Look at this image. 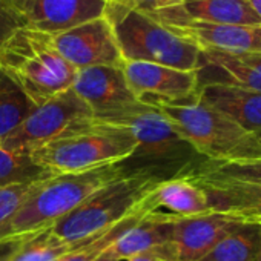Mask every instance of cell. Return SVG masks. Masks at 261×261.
<instances>
[{"label": "cell", "instance_id": "obj_1", "mask_svg": "<svg viewBox=\"0 0 261 261\" xmlns=\"http://www.w3.org/2000/svg\"><path fill=\"white\" fill-rule=\"evenodd\" d=\"M97 120L126 127L136 139L137 148L133 157L123 162L130 172H146L163 181L183 177L206 160L183 140L169 118L155 106L139 101Z\"/></svg>", "mask_w": 261, "mask_h": 261}, {"label": "cell", "instance_id": "obj_35", "mask_svg": "<svg viewBox=\"0 0 261 261\" xmlns=\"http://www.w3.org/2000/svg\"><path fill=\"white\" fill-rule=\"evenodd\" d=\"M97 261H114V259H108V258H103V256H101V258L97 259Z\"/></svg>", "mask_w": 261, "mask_h": 261}, {"label": "cell", "instance_id": "obj_7", "mask_svg": "<svg viewBox=\"0 0 261 261\" xmlns=\"http://www.w3.org/2000/svg\"><path fill=\"white\" fill-rule=\"evenodd\" d=\"M197 154L206 160H230L247 133L200 97L175 105L157 106Z\"/></svg>", "mask_w": 261, "mask_h": 261}, {"label": "cell", "instance_id": "obj_4", "mask_svg": "<svg viewBox=\"0 0 261 261\" xmlns=\"http://www.w3.org/2000/svg\"><path fill=\"white\" fill-rule=\"evenodd\" d=\"M136 148L137 142L126 127L92 118L31 155L43 169L59 175L123 163L133 157Z\"/></svg>", "mask_w": 261, "mask_h": 261}, {"label": "cell", "instance_id": "obj_9", "mask_svg": "<svg viewBox=\"0 0 261 261\" xmlns=\"http://www.w3.org/2000/svg\"><path fill=\"white\" fill-rule=\"evenodd\" d=\"M183 177L207 194L215 212L230 204L261 201V159L203 160Z\"/></svg>", "mask_w": 261, "mask_h": 261}, {"label": "cell", "instance_id": "obj_17", "mask_svg": "<svg viewBox=\"0 0 261 261\" xmlns=\"http://www.w3.org/2000/svg\"><path fill=\"white\" fill-rule=\"evenodd\" d=\"M198 97L235 124L244 133L261 130V92L227 85H201Z\"/></svg>", "mask_w": 261, "mask_h": 261}, {"label": "cell", "instance_id": "obj_3", "mask_svg": "<svg viewBox=\"0 0 261 261\" xmlns=\"http://www.w3.org/2000/svg\"><path fill=\"white\" fill-rule=\"evenodd\" d=\"M127 172L130 171L123 163H115L83 172L53 175L37 183L16 214L0 226V241L51 227L95 191Z\"/></svg>", "mask_w": 261, "mask_h": 261}, {"label": "cell", "instance_id": "obj_23", "mask_svg": "<svg viewBox=\"0 0 261 261\" xmlns=\"http://www.w3.org/2000/svg\"><path fill=\"white\" fill-rule=\"evenodd\" d=\"M36 105L5 75L0 72V140L16 130Z\"/></svg>", "mask_w": 261, "mask_h": 261}, {"label": "cell", "instance_id": "obj_25", "mask_svg": "<svg viewBox=\"0 0 261 261\" xmlns=\"http://www.w3.org/2000/svg\"><path fill=\"white\" fill-rule=\"evenodd\" d=\"M143 203V201H142ZM145 214H149L143 204L140 206V209L137 212H134L133 215H129L127 218H124L123 221H120L118 224H115L114 227H111L109 230L103 232L101 235L77 246L75 249L69 250L68 253H65L60 261H97L103 256L105 250L127 229L133 226L136 221H139Z\"/></svg>", "mask_w": 261, "mask_h": 261}, {"label": "cell", "instance_id": "obj_30", "mask_svg": "<svg viewBox=\"0 0 261 261\" xmlns=\"http://www.w3.org/2000/svg\"><path fill=\"white\" fill-rule=\"evenodd\" d=\"M261 159V130L247 134L230 160H258Z\"/></svg>", "mask_w": 261, "mask_h": 261}, {"label": "cell", "instance_id": "obj_31", "mask_svg": "<svg viewBox=\"0 0 261 261\" xmlns=\"http://www.w3.org/2000/svg\"><path fill=\"white\" fill-rule=\"evenodd\" d=\"M28 235H19V237H13V238H7L0 241V261H10L13 253L17 250V247L23 243V240Z\"/></svg>", "mask_w": 261, "mask_h": 261}, {"label": "cell", "instance_id": "obj_11", "mask_svg": "<svg viewBox=\"0 0 261 261\" xmlns=\"http://www.w3.org/2000/svg\"><path fill=\"white\" fill-rule=\"evenodd\" d=\"M155 20L191 40L201 51H224V53H259L261 54V25H226L209 23L188 19L175 7H169L151 13Z\"/></svg>", "mask_w": 261, "mask_h": 261}, {"label": "cell", "instance_id": "obj_22", "mask_svg": "<svg viewBox=\"0 0 261 261\" xmlns=\"http://www.w3.org/2000/svg\"><path fill=\"white\" fill-rule=\"evenodd\" d=\"M49 177L53 174L43 169L31 154L10 149L0 142V189L34 185Z\"/></svg>", "mask_w": 261, "mask_h": 261}, {"label": "cell", "instance_id": "obj_33", "mask_svg": "<svg viewBox=\"0 0 261 261\" xmlns=\"http://www.w3.org/2000/svg\"><path fill=\"white\" fill-rule=\"evenodd\" d=\"M247 4L250 7V10L255 13V16L259 19L261 22V0H247Z\"/></svg>", "mask_w": 261, "mask_h": 261}, {"label": "cell", "instance_id": "obj_24", "mask_svg": "<svg viewBox=\"0 0 261 261\" xmlns=\"http://www.w3.org/2000/svg\"><path fill=\"white\" fill-rule=\"evenodd\" d=\"M75 247L62 241L51 227L30 233L13 253L10 261H60Z\"/></svg>", "mask_w": 261, "mask_h": 261}, {"label": "cell", "instance_id": "obj_36", "mask_svg": "<svg viewBox=\"0 0 261 261\" xmlns=\"http://www.w3.org/2000/svg\"><path fill=\"white\" fill-rule=\"evenodd\" d=\"M105 2H109V0H105Z\"/></svg>", "mask_w": 261, "mask_h": 261}, {"label": "cell", "instance_id": "obj_21", "mask_svg": "<svg viewBox=\"0 0 261 261\" xmlns=\"http://www.w3.org/2000/svg\"><path fill=\"white\" fill-rule=\"evenodd\" d=\"M261 227L243 223L223 237L200 261H256Z\"/></svg>", "mask_w": 261, "mask_h": 261}, {"label": "cell", "instance_id": "obj_14", "mask_svg": "<svg viewBox=\"0 0 261 261\" xmlns=\"http://www.w3.org/2000/svg\"><path fill=\"white\" fill-rule=\"evenodd\" d=\"M72 89L92 111L94 118L112 115L139 103L126 82L123 66L79 69Z\"/></svg>", "mask_w": 261, "mask_h": 261}, {"label": "cell", "instance_id": "obj_8", "mask_svg": "<svg viewBox=\"0 0 261 261\" xmlns=\"http://www.w3.org/2000/svg\"><path fill=\"white\" fill-rule=\"evenodd\" d=\"M92 118V111L69 88L36 106L17 129L0 142L10 149L33 154L69 129Z\"/></svg>", "mask_w": 261, "mask_h": 261}, {"label": "cell", "instance_id": "obj_10", "mask_svg": "<svg viewBox=\"0 0 261 261\" xmlns=\"http://www.w3.org/2000/svg\"><path fill=\"white\" fill-rule=\"evenodd\" d=\"M240 224L233 217L215 211L197 217L175 215L168 240L152 253L159 261H200Z\"/></svg>", "mask_w": 261, "mask_h": 261}, {"label": "cell", "instance_id": "obj_18", "mask_svg": "<svg viewBox=\"0 0 261 261\" xmlns=\"http://www.w3.org/2000/svg\"><path fill=\"white\" fill-rule=\"evenodd\" d=\"M142 204L148 212L168 209L169 214L177 217H197L212 212L207 194L188 177H175L157 183Z\"/></svg>", "mask_w": 261, "mask_h": 261}, {"label": "cell", "instance_id": "obj_13", "mask_svg": "<svg viewBox=\"0 0 261 261\" xmlns=\"http://www.w3.org/2000/svg\"><path fill=\"white\" fill-rule=\"evenodd\" d=\"M60 56L77 71L92 66H123L109 20L101 16L53 36Z\"/></svg>", "mask_w": 261, "mask_h": 261}, {"label": "cell", "instance_id": "obj_12", "mask_svg": "<svg viewBox=\"0 0 261 261\" xmlns=\"http://www.w3.org/2000/svg\"><path fill=\"white\" fill-rule=\"evenodd\" d=\"M123 72L136 98L145 105L157 108L198 97L197 71H181L145 62H124Z\"/></svg>", "mask_w": 261, "mask_h": 261}, {"label": "cell", "instance_id": "obj_5", "mask_svg": "<svg viewBox=\"0 0 261 261\" xmlns=\"http://www.w3.org/2000/svg\"><path fill=\"white\" fill-rule=\"evenodd\" d=\"M105 17L112 25L123 62H145L181 71H197L201 49L152 16L106 2Z\"/></svg>", "mask_w": 261, "mask_h": 261}, {"label": "cell", "instance_id": "obj_2", "mask_svg": "<svg viewBox=\"0 0 261 261\" xmlns=\"http://www.w3.org/2000/svg\"><path fill=\"white\" fill-rule=\"evenodd\" d=\"M0 72L39 106L72 88L77 69L60 56L51 34L23 27L0 45Z\"/></svg>", "mask_w": 261, "mask_h": 261}, {"label": "cell", "instance_id": "obj_19", "mask_svg": "<svg viewBox=\"0 0 261 261\" xmlns=\"http://www.w3.org/2000/svg\"><path fill=\"white\" fill-rule=\"evenodd\" d=\"M174 218L175 215L160 211L145 214L105 250L103 258L121 261L139 253L155 250L168 240Z\"/></svg>", "mask_w": 261, "mask_h": 261}, {"label": "cell", "instance_id": "obj_16", "mask_svg": "<svg viewBox=\"0 0 261 261\" xmlns=\"http://www.w3.org/2000/svg\"><path fill=\"white\" fill-rule=\"evenodd\" d=\"M201 85H227L261 92V54L203 49L197 69Z\"/></svg>", "mask_w": 261, "mask_h": 261}, {"label": "cell", "instance_id": "obj_26", "mask_svg": "<svg viewBox=\"0 0 261 261\" xmlns=\"http://www.w3.org/2000/svg\"><path fill=\"white\" fill-rule=\"evenodd\" d=\"M36 186L37 183L0 189V226H4L16 214V211L23 204Z\"/></svg>", "mask_w": 261, "mask_h": 261}, {"label": "cell", "instance_id": "obj_29", "mask_svg": "<svg viewBox=\"0 0 261 261\" xmlns=\"http://www.w3.org/2000/svg\"><path fill=\"white\" fill-rule=\"evenodd\" d=\"M109 2L120 4V5H124L129 8L139 10L142 13L151 14V13H155V11H160V10L169 8V7H175V5L181 4V0H109Z\"/></svg>", "mask_w": 261, "mask_h": 261}, {"label": "cell", "instance_id": "obj_6", "mask_svg": "<svg viewBox=\"0 0 261 261\" xmlns=\"http://www.w3.org/2000/svg\"><path fill=\"white\" fill-rule=\"evenodd\" d=\"M160 181L146 172H127L95 191L51 229L62 241L77 247L137 212L148 192Z\"/></svg>", "mask_w": 261, "mask_h": 261}, {"label": "cell", "instance_id": "obj_27", "mask_svg": "<svg viewBox=\"0 0 261 261\" xmlns=\"http://www.w3.org/2000/svg\"><path fill=\"white\" fill-rule=\"evenodd\" d=\"M23 27H27V23L14 7L13 0H0V45L14 31Z\"/></svg>", "mask_w": 261, "mask_h": 261}, {"label": "cell", "instance_id": "obj_15", "mask_svg": "<svg viewBox=\"0 0 261 261\" xmlns=\"http://www.w3.org/2000/svg\"><path fill=\"white\" fill-rule=\"evenodd\" d=\"M27 27L59 34L105 16V0H13Z\"/></svg>", "mask_w": 261, "mask_h": 261}, {"label": "cell", "instance_id": "obj_34", "mask_svg": "<svg viewBox=\"0 0 261 261\" xmlns=\"http://www.w3.org/2000/svg\"><path fill=\"white\" fill-rule=\"evenodd\" d=\"M256 261H261V232H259V249H258V256Z\"/></svg>", "mask_w": 261, "mask_h": 261}, {"label": "cell", "instance_id": "obj_32", "mask_svg": "<svg viewBox=\"0 0 261 261\" xmlns=\"http://www.w3.org/2000/svg\"><path fill=\"white\" fill-rule=\"evenodd\" d=\"M124 261H159V258L152 252H145V253H139V255L130 256Z\"/></svg>", "mask_w": 261, "mask_h": 261}, {"label": "cell", "instance_id": "obj_28", "mask_svg": "<svg viewBox=\"0 0 261 261\" xmlns=\"http://www.w3.org/2000/svg\"><path fill=\"white\" fill-rule=\"evenodd\" d=\"M217 212L227 214L233 217L235 220L241 223H249V224H256L261 227V201H253V203H240V204H230L226 206Z\"/></svg>", "mask_w": 261, "mask_h": 261}, {"label": "cell", "instance_id": "obj_20", "mask_svg": "<svg viewBox=\"0 0 261 261\" xmlns=\"http://www.w3.org/2000/svg\"><path fill=\"white\" fill-rule=\"evenodd\" d=\"M177 10L188 19L209 23L246 27L261 25L259 19L250 10L247 0H181Z\"/></svg>", "mask_w": 261, "mask_h": 261}]
</instances>
